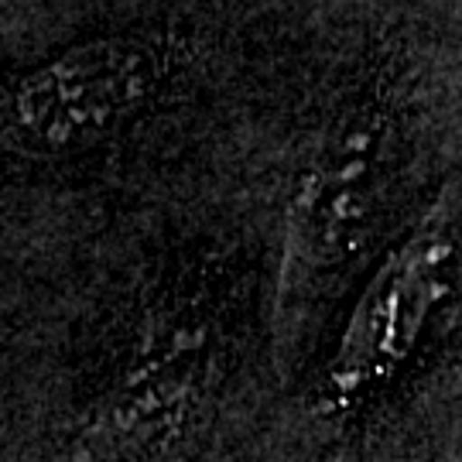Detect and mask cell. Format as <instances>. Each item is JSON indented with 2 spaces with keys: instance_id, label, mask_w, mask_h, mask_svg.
I'll return each instance as SVG.
<instances>
[{
  "instance_id": "1",
  "label": "cell",
  "mask_w": 462,
  "mask_h": 462,
  "mask_svg": "<svg viewBox=\"0 0 462 462\" xmlns=\"http://www.w3.org/2000/svg\"><path fill=\"white\" fill-rule=\"evenodd\" d=\"M397 165V127L387 106L364 99L336 116L288 206L281 301L315 295L370 250L387 219Z\"/></svg>"
},
{
  "instance_id": "2",
  "label": "cell",
  "mask_w": 462,
  "mask_h": 462,
  "mask_svg": "<svg viewBox=\"0 0 462 462\" xmlns=\"http://www.w3.org/2000/svg\"><path fill=\"white\" fill-rule=\"evenodd\" d=\"M162 79L148 38H97L17 76L0 97V148L62 158L99 144L131 120Z\"/></svg>"
},
{
  "instance_id": "3",
  "label": "cell",
  "mask_w": 462,
  "mask_h": 462,
  "mask_svg": "<svg viewBox=\"0 0 462 462\" xmlns=\"http://www.w3.org/2000/svg\"><path fill=\"white\" fill-rule=\"evenodd\" d=\"M456 257V199H442L431 219L383 264L346 339L336 353L329 387L353 397L387 380L411 356L431 309L448 295V264Z\"/></svg>"
},
{
  "instance_id": "4",
  "label": "cell",
  "mask_w": 462,
  "mask_h": 462,
  "mask_svg": "<svg viewBox=\"0 0 462 462\" xmlns=\"http://www.w3.org/2000/svg\"><path fill=\"white\" fill-rule=\"evenodd\" d=\"M192 411L189 374H148L86 425L62 462H168Z\"/></svg>"
}]
</instances>
